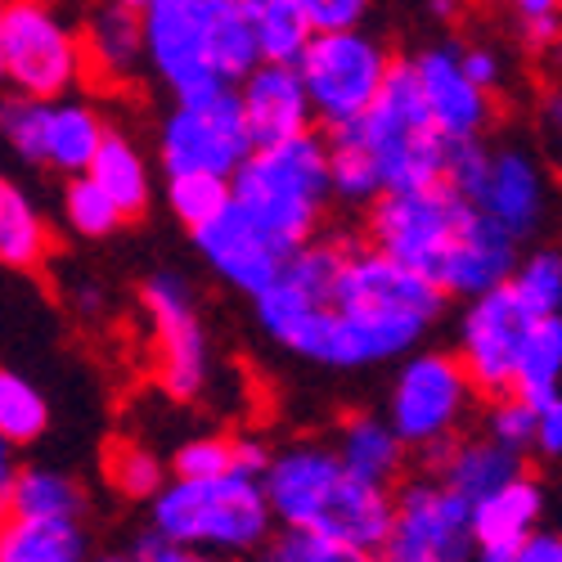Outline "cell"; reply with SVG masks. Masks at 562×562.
Wrapping results in <instances>:
<instances>
[{"label": "cell", "mask_w": 562, "mask_h": 562, "mask_svg": "<svg viewBox=\"0 0 562 562\" xmlns=\"http://www.w3.org/2000/svg\"><path fill=\"white\" fill-rule=\"evenodd\" d=\"M446 293L418 270L392 261L379 248L342 252L334 279V334H329V369H364L401 360L424 342L441 315Z\"/></svg>", "instance_id": "1"}, {"label": "cell", "mask_w": 562, "mask_h": 562, "mask_svg": "<svg viewBox=\"0 0 562 562\" xmlns=\"http://www.w3.org/2000/svg\"><path fill=\"white\" fill-rule=\"evenodd\" d=\"M139 41L149 68L176 100L239 86L261 64L248 0H145Z\"/></svg>", "instance_id": "2"}, {"label": "cell", "mask_w": 562, "mask_h": 562, "mask_svg": "<svg viewBox=\"0 0 562 562\" xmlns=\"http://www.w3.org/2000/svg\"><path fill=\"white\" fill-rule=\"evenodd\" d=\"M261 491L274 527L319 531L369 553L383 540L392 518V491L351 477L334 446L324 441H297L270 454V463L261 468Z\"/></svg>", "instance_id": "3"}, {"label": "cell", "mask_w": 562, "mask_h": 562, "mask_svg": "<svg viewBox=\"0 0 562 562\" xmlns=\"http://www.w3.org/2000/svg\"><path fill=\"white\" fill-rule=\"evenodd\" d=\"M229 199L289 248L306 244L334 199L324 135L297 131L274 145H252V154L229 176Z\"/></svg>", "instance_id": "4"}, {"label": "cell", "mask_w": 562, "mask_h": 562, "mask_svg": "<svg viewBox=\"0 0 562 562\" xmlns=\"http://www.w3.org/2000/svg\"><path fill=\"white\" fill-rule=\"evenodd\" d=\"M154 504V531L176 544H199L225 558H248L270 531V504L261 477L229 468L221 477H171L158 486Z\"/></svg>", "instance_id": "5"}, {"label": "cell", "mask_w": 562, "mask_h": 562, "mask_svg": "<svg viewBox=\"0 0 562 562\" xmlns=\"http://www.w3.org/2000/svg\"><path fill=\"white\" fill-rule=\"evenodd\" d=\"M342 131L364 149L383 190H432L446 176V139L428 122L409 64H392L373 104Z\"/></svg>", "instance_id": "6"}, {"label": "cell", "mask_w": 562, "mask_h": 562, "mask_svg": "<svg viewBox=\"0 0 562 562\" xmlns=\"http://www.w3.org/2000/svg\"><path fill=\"white\" fill-rule=\"evenodd\" d=\"M342 244L311 239L297 244L284 266L270 274V284L252 293L257 324L274 347H284L297 360L324 364L329 356V334H334V279L342 266Z\"/></svg>", "instance_id": "7"}, {"label": "cell", "mask_w": 562, "mask_h": 562, "mask_svg": "<svg viewBox=\"0 0 562 562\" xmlns=\"http://www.w3.org/2000/svg\"><path fill=\"white\" fill-rule=\"evenodd\" d=\"M369 203H373L369 248L387 252L392 261L418 270L441 289L477 207L459 199L454 190H446V184H432V190H383Z\"/></svg>", "instance_id": "8"}, {"label": "cell", "mask_w": 562, "mask_h": 562, "mask_svg": "<svg viewBox=\"0 0 562 562\" xmlns=\"http://www.w3.org/2000/svg\"><path fill=\"white\" fill-rule=\"evenodd\" d=\"M293 68L311 100V117L324 122V131H338L373 104L392 59L369 32L329 27V32H311Z\"/></svg>", "instance_id": "9"}, {"label": "cell", "mask_w": 562, "mask_h": 562, "mask_svg": "<svg viewBox=\"0 0 562 562\" xmlns=\"http://www.w3.org/2000/svg\"><path fill=\"white\" fill-rule=\"evenodd\" d=\"M473 396L477 392L454 351H409L387 396V424L405 450H424L432 459L459 432Z\"/></svg>", "instance_id": "10"}, {"label": "cell", "mask_w": 562, "mask_h": 562, "mask_svg": "<svg viewBox=\"0 0 562 562\" xmlns=\"http://www.w3.org/2000/svg\"><path fill=\"white\" fill-rule=\"evenodd\" d=\"M477 540L468 522V499L437 477L405 482L392 495V518L373 562H473Z\"/></svg>", "instance_id": "11"}, {"label": "cell", "mask_w": 562, "mask_h": 562, "mask_svg": "<svg viewBox=\"0 0 562 562\" xmlns=\"http://www.w3.org/2000/svg\"><path fill=\"white\" fill-rule=\"evenodd\" d=\"M0 45H5V81L32 100H59L77 86L86 59L81 41L41 0L0 5Z\"/></svg>", "instance_id": "12"}, {"label": "cell", "mask_w": 562, "mask_h": 562, "mask_svg": "<svg viewBox=\"0 0 562 562\" xmlns=\"http://www.w3.org/2000/svg\"><path fill=\"white\" fill-rule=\"evenodd\" d=\"M158 154L167 176L176 171H212V176H234L248 154H252V135L239 109L234 86L207 90V95H190L176 100L171 117L162 122V139Z\"/></svg>", "instance_id": "13"}, {"label": "cell", "mask_w": 562, "mask_h": 562, "mask_svg": "<svg viewBox=\"0 0 562 562\" xmlns=\"http://www.w3.org/2000/svg\"><path fill=\"white\" fill-rule=\"evenodd\" d=\"M536 315L518 302V293L508 289V279L495 289H482L468 297V311L459 315V351L454 360L463 364L468 383L477 396L495 401L513 383V360H518Z\"/></svg>", "instance_id": "14"}, {"label": "cell", "mask_w": 562, "mask_h": 562, "mask_svg": "<svg viewBox=\"0 0 562 562\" xmlns=\"http://www.w3.org/2000/svg\"><path fill=\"white\" fill-rule=\"evenodd\" d=\"M149 319H154V342H158V379L176 401H194L207 392L212 379V351H207V334L199 319V302L194 289L184 284L180 274H154L145 293Z\"/></svg>", "instance_id": "15"}, {"label": "cell", "mask_w": 562, "mask_h": 562, "mask_svg": "<svg viewBox=\"0 0 562 562\" xmlns=\"http://www.w3.org/2000/svg\"><path fill=\"white\" fill-rule=\"evenodd\" d=\"M194 248L216 279H225L229 289H239L248 297L257 289H266L270 274L293 252L284 239H274V234L257 216H248L234 199H225L207 221L194 225Z\"/></svg>", "instance_id": "16"}, {"label": "cell", "mask_w": 562, "mask_h": 562, "mask_svg": "<svg viewBox=\"0 0 562 562\" xmlns=\"http://www.w3.org/2000/svg\"><path fill=\"white\" fill-rule=\"evenodd\" d=\"M409 68L418 81V95H424L428 122L441 139H482V131L495 117V104H491V90H482L463 72L454 45L424 50Z\"/></svg>", "instance_id": "17"}, {"label": "cell", "mask_w": 562, "mask_h": 562, "mask_svg": "<svg viewBox=\"0 0 562 562\" xmlns=\"http://www.w3.org/2000/svg\"><path fill=\"white\" fill-rule=\"evenodd\" d=\"M473 207L522 244L549 216V176L527 149H486V171Z\"/></svg>", "instance_id": "18"}, {"label": "cell", "mask_w": 562, "mask_h": 562, "mask_svg": "<svg viewBox=\"0 0 562 562\" xmlns=\"http://www.w3.org/2000/svg\"><path fill=\"white\" fill-rule=\"evenodd\" d=\"M234 95H239L252 145H274V139H289V135L315 126L311 100H306L293 64H257L234 86Z\"/></svg>", "instance_id": "19"}, {"label": "cell", "mask_w": 562, "mask_h": 562, "mask_svg": "<svg viewBox=\"0 0 562 562\" xmlns=\"http://www.w3.org/2000/svg\"><path fill=\"white\" fill-rule=\"evenodd\" d=\"M540 518H544V486L531 473H518L513 482L468 504L477 549H518L540 527Z\"/></svg>", "instance_id": "20"}, {"label": "cell", "mask_w": 562, "mask_h": 562, "mask_svg": "<svg viewBox=\"0 0 562 562\" xmlns=\"http://www.w3.org/2000/svg\"><path fill=\"white\" fill-rule=\"evenodd\" d=\"M432 459H437V482L463 495L468 504L527 473V454L508 450L491 437H450Z\"/></svg>", "instance_id": "21"}, {"label": "cell", "mask_w": 562, "mask_h": 562, "mask_svg": "<svg viewBox=\"0 0 562 562\" xmlns=\"http://www.w3.org/2000/svg\"><path fill=\"white\" fill-rule=\"evenodd\" d=\"M334 454L338 463L347 468L351 477L369 482V486H396V477L405 473V441L392 432L387 418L379 414H351L347 424L338 428V441H334Z\"/></svg>", "instance_id": "22"}, {"label": "cell", "mask_w": 562, "mask_h": 562, "mask_svg": "<svg viewBox=\"0 0 562 562\" xmlns=\"http://www.w3.org/2000/svg\"><path fill=\"white\" fill-rule=\"evenodd\" d=\"M104 117L77 100H50L45 104V126H41V167L59 176H81L95 158L104 139Z\"/></svg>", "instance_id": "23"}, {"label": "cell", "mask_w": 562, "mask_h": 562, "mask_svg": "<svg viewBox=\"0 0 562 562\" xmlns=\"http://www.w3.org/2000/svg\"><path fill=\"white\" fill-rule=\"evenodd\" d=\"M81 518H0V562H86Z\"/></svg>", "instance_id": "24"}, {"label": "cell", "mask_w": 562, "mask_h": 562, "mask_svg": "<svg viewBox=\"0 0 562 562\" xmlns=\"http://www.w3.org/2000/svg\"><path fill=\"white\" fill-rule=\"evenodd\" d=\"M86 176L113 199L122 221L145 216V207L154 199V180H149V167H145V158H139V149L131 145L122 131H104V139H100L95 158H90Z\"/></svg>", "instance_id": "25"}, {"label": "cell", "mask_w": 562, "mask_h": 562, "mask_svg": "<svg viewBox=\"0 0 562 562\" xmlns=\"http://www.w3.org/2000/svg\"><path fill=\"white\" fill-rule=\"evenodd\" d=\"M81 59L95 68L109 81L131 77L139 64H145V41H139V10H126L122 0L95 10L86 27V45H81Z\"/></svg>", "instance_id": "26"}, {"label": "cell", "mask_w": 562, "mask_h": 562, "mask_svg": "<svg viewBox=\"0 0 562 562\" xmlns=\"http://www.w3.org/2000/svg\"><path fill=\"white\" fill-rule=\"evenodd\" d=\"M558 379H562V315H544L531 324L518 360H513L508 392L522 396L531 409H544L558 401Z\"/></svg>", "instance_id": "27"}, {"label": "cell", "mask_w": 562, "mask_h": 562, "mask_svg": "<svg viewBox=\"0 0 562 562\" xmlns=\"http://www.w3.org/2000/svg\"><path fill=\"white\" fill-rule=\"evenodd\" d=\"M86 491L59 468H14L10 513L14 518H81Z\"/></svg>", "instance_id": "28"}, {"label": "cell", "mask_w": 562, "mask_h": 562, "mask_svg": "<svg viewBox=\"0 0 562 562\" xmlns=\"http://www.w3.org/2000/svg\"><path fill=\"white\" fill-rule=\"evenodd\" d=\"M248 23L261 64H297L302 45L311 41V23L293 0H248Z\"/></svg>", "instance_id": "29"}, {"label": "cell", "mask_w": 562, "mask_h": 562, "mask_svg": "<svg viewBox=\"0 0 562 562\" xmlns=\"http://www.w3.org/2000/svg\"><path fill=\"white\" fill-rule=\"evenodd\" d=\"M50 252V229H45L41 212L14 190L0 207V266L10 270H36Z\"/></svg>", "instance_id": "30"}, {"label": "cell", "mask_w": 562, "mask_h": 562, "mask_svg": "<svg viewBox=\"0 0 562 562\" xmlns=\"http://www.w3.org/2000/svg\"><path fill=\"white\" fill-rule=\"evenodd\" d=\"M248 558L252 562H373L369 549L329 540L319 531H297V527H274Z\"/></svg>", "instance_id": "31"}, {"label": "cell", "mask_w": 562, "mask_h": 562, "mask_svg": "<svg viewBox=\"0 0 562 562\" xmlns=\"http://www.w3.org/2000/svg\"><path fill=\"white\" fill-rule=\"evenodd\" d=\"M45 428H50V405L36 392V383H27L14 369H0V437L10 446H27Z\"/></svg>", "instance_id": "32"}, {"label": "cell", "mask_w": 562, "mask_h": 562, "mask_svg": "<svg viewBox=\"0 0 562 562\" xmlns=\"http://www.w3.org/2000/svg\"><path fill=\"white\" fill-rule=\"evenodd\" d=\"M508 289L518 293V302L544 319V315H562V257L553 248H540L531 257H518L508 274Z\"/></svg>", "instance_id": "33"}, {"label": "cell", "mask_w": 562, "mask_h": 562, "mask_svg": "<svg viewBox=\"0 0 562 562\" xmlns=\"http://www.w3.org/2000/svg\"><path fill=\"white\" fill-rule=\"evenodd\" d=\"M104 473L113 482V491H122L126 499H154L158 486L167 482V468L149 446H135V441H117L104 459Z\"/></svg>", "instance_id": "34"}, {"label": "cell", "mask_w": 562, "mask_h": 562, "mask_svg": "<svg viewBox=\"0 0 562 562\" xmlns=\"http://www.w3.org/2000/svg\"><path fill=\"white\" fill-rule=\"evenodd\" d=\"M64 216H68V225L81 234V239H109V234L122 225V212L113 207V199L86 171L81 176H68Z\"/></svg>", "instance_id": "35"}, {"label": "cell", "mask_w": 562, "mask_h": 562, "mask_svg": "<svg viewBox=\"0 0 562 562\" xmlns=\"http://www.w3.org/2000/svg\"><path fill=\"white\" fill-rule=\"evenodd\" d=\"M225 199H229V180L212 176V171H176L167 180V203H171V212L190 229L199 221H207Z\"/></svg>", "instance_id": "36"}, {"label": "cell", "mask_w": 562, "mask_h": 562, "mask_svg": "<svg viewBox=\"0 0 562 562\" xmlns=\"http://www.w3.org/2000/svg\"><path fill=\"white\" fill-rule=\"evenodd\" d=\"M45 104L50 100H32V95H5L0 100V139L23 158L41 162V126H45Z\"/></svg>", "instance_id": "37"}, {"label": "cell", "mask_w": 562, "mask_h": 562, "mask_svg": "<svg viewBox=\"0 0 562 562\" xmlns=\"http://www.w3.org/2000/svg\"><path fill=\"white\" fill-rule=\"evenodd\" d=\"M486 437L499 441V446H508V450H518V454H527L531 450V437H536V409L522 396H513V392L495 396L491 401V414H486Z\"/></svg>", "instance_id": "38"}, {"label": "cell", "mask_w": 562, "mask_h": 562, "mask_svg": "<svg viewBox=\"0 0 562 562\" xmlns=\"http://www.w3.org/2000/svg\"><path fill=\"white\" fill-rule=\"evenodd\" d=\"M234 468V441L229 437H194L171 454V473L176 477H221Z\"/></svg>", "instance_id": "39"}, {"label": "cell", "mask_w": 562, "mask_h": 562, "mask_svg": "<svg viewBox=\"0 0 562 562\" xmlns=\"http://www.w3.org/2000/svg\"><path fill=\"white\" fill-rule=\"evenodd\" d=\"M293 5L311 23V32H329V27H360L369 0H293Z\"/></svg>", "instance_id": "40"}, {"label": "cell", "mask_w": 562, "mask_h": 562, "mask_svg": "<svg viewBox=\"0 0 562 562\" xmlns=\"http://www.w3.org/2000/svg\"><path fill=\"white\" fill-rule=\"evenodd\" d=\"M135 562H234V558L212 553V549H199V544H176V540H162L158 531H149L145 540H139Z\"/></svg>", "instance_id": "41"}, {"label": "cell", "mask_w": 562, "mask_h": 562, "mask_svg": "<svg viewBox=\"0 0 562 562\" xmlns=\"http://www.w3.org/2000/svg\"><path fill=\"white\" fill-rule=\"evenodd\" d=\"M522 14L531 41H553L558 36V0H508Z\"/></svg>", "instance_id": "42"}, {"label": "cell", "mask_w": 562, "mask_h": 562, "mask_svg": "<svg viewBox=\"0 0 562 562\" xmlns=\"http://www.w3.org/2000/svg\"><path fill=\"white\" fill-rule=\"evenodd\" d=\"M531 450H540V459H558L562 454V401L536 409V437Z\"/></svg>", "instance_id": "43"}, {"label": "cell", "mask_w": 562, "mask_h": 562, "mask_svg": "<svg viewBox=\"0 0 562 562\" xmlns=\"http://www.w3.org/2000/svg\"><path fill=\"white\" fill-rule=\"evenodd\" d=\"M459 64H463V72L473 77L482 90H495V86H499V77H504L499 55H495V50H486V45H468V50H459Z\"/></svg>", "instance_id": "44"}, {"label": "cell", "mask_w": 562, "mask_h": 562, "mask_svg": "<svg viewBox=\"0 0 562 562\" xmlns=\"http://www.w3.org/2000/svg\"><path fill=\"white\" fill-rule=\"evenodd\" d=\"M513 562H562V536L536 527L518 549H513Z\"/></svg>", "instance_id": "45"}, {"label": "cell", "mask_w": 562, "mask_h": 562, "mask_svg": "<svg viewBox=\"0 0 562 562\" xmlns=\"http://www.w3.org/2000/svg\"><path fill=\"white\" fill-rule=\"evenodd\" d=\"M266 463H270V450H266L261 441H234V468H239V473L261 477Z\"/></svg>", "instance_id": "46"}, {"label": "cell", "mask_w": 562, "mask_h": 562, "mask_svg": "<svg viewBox=\"0 0 562 562\" xmlns=\"http://www.w3.org/2000/svg\"><path fill=\"white\" fill-rule=\"evenodd\" d=\"M10 486H14V446L0 437V518L10 513Z\"/></svg>", "instance_id": "47"}, {"label": "cell", "mask_w": 562, "mask_h": 562, "mask_svg": "<svg viewBox=\"0 0 562 562\" xmlns=\"http://www.w3.org/2000/svg\"><path fill=\"white\" fill-rule=\"evenodd\" d=\"M77 306H81L86 315H95V311L104 306V293H100V289H77Z\"/></svg>", "instance_id": "48"}, {"label": "cell", "mask_w": 562, "mask_h": 562, "mask_svg": "<svg viewBox=\"0 0 562 562\" xmlns=\"http://www.w3.org/2000/svg\"><path fill=\"white\" fill-rule=\"evenodd\" d=\"M473 562H513V549H477Z\"/></svg>", "instance_id": "49"}, {"label": "cell", "mask_w": 562, "mask_h": 562, "mask_svg": "<svg viewBox=\"0 0 562 562\" xmlns=\"http://www.w3.org/2000/svg\"><path fill=\"white\" fill-rule=\"evenodd\" d=\"M432 10H437V14H446V19H450V14H454V10H459V0H432Z\"/></svg>", "instance_id": "50"}, {"label": "cell", "mask_w": 562, "mask_h": 562, "mask_svg": "<svg viewBox=\"0 0 562 562\" xmlns=\"http://www.w3.org/2000/svg\"><path fill=\"white\" fill-rule=\"evenodd\" d=\"M10 194H14V184H10L5 176H0V207H5V199H10Z\"/></svg>", "instance_id": "51"}, {"label": "cell", "mask_w": 562, "mask_h": 562, "mask_svg": "<svg viewBox=\"0 0 562 562\" xmlns=\"http://www.w3.org/2000/svg\"><path fill=\"white\" fill-rule=\"evenodd\" d=\"M86 562H135V558H122V553H104V558H86Z\"/></svg>", "instance_id": "52"}, {"label": "cell", "mask_w": 562, "mask_h": 562, "mask_svg": "<svg viewBox=\"0 0 562 562\" xmlns=\"http://www.w3.org/2000/svg\"><path fill=\"white\" fill-rule=\"evenodd\" d=\"M0 81H5V45H0Z\"/></svg>", "instance_id": "53"}, {"label": "cell", "mask_w": 562, "mask_h": 562, "mask_svg": "<svg viewBox=\"0 0 562 562\" xmlns=\"http://www.w3.org/2000/svg\"><path fill=\"white\" fill-rule=\"evenodd\" d=\"M122 5H126V10H139V5H145V0H122Z\"/></svg>", "instance_id": "54"}]
</instances>
